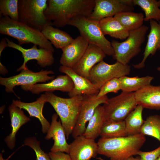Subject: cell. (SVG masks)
I'll return each instance as SVG.
<instances>
[{
    "label": "cell",
    "mask_w": 160,
    "mask_h": 160,
    "mask_svg": "<svg viewBox=\"0 0 160 160\" xmlns=\"http://www.w3.org/2000/svg\"><path fill=\"white\" fill-rule=\"evenodd\" d=\"M136 155L140 156V160H156L160 156V146L151 151H143L140 150Z\"/></svg>",
    "instance_id": "d590c367"
},
{
    "label": "cell",
    "mask_w": 160,
    "mask_h": 160,
    "mask_svg": "<svg viewBox=\"0 0 160 160\" xmlns=\"http://www.w3.org/2000/svg\"><path fill=\"white\" fill-rule=\"evenodd\" d=\"M54 74L52 70H43L36 72L28 69V67L21 71L19 74L7 78L0 77V84L5 87V91L7 93H14V88L16 86H30L39 82H46L55 79L54 76L49 74Z\"/></svg>",
    "instance_id": "30bf717a"
},
{
    "label": "cell",
    "mask_w": 160,
    "mask_h": 160,
    "mask_svg": "<svg viewBox=\"0 0 160 160\" xmlns=\"http://www.w3.org/2000/svg\"><path fill=\"white\" fill-rule=\"evenodd\" d=\"M105 122L103 107L100 105L95 109L82 135L87 138L95 140L100 136L101 128Z\"/></svg>",
    "instance_id": "484cf974"
},
{
    "label": "cell",
    "mask_w": 160,
    "mask_h": 160,
    "mask_svg": "<svg viewBox=\"0 0 160 160\" xmlns=\"http://www.w3.org/2000/svg\"><path fill=\"white\" fill-rule=\"evenodd\" d=\"M10 156H9L8 158L5 159L4 158H3V156H2V153H0V160H8L9 159V158Z\"/></svg>",
    "instance_id": "60d3db41"
},
{
    "label": "cell",
    "mask_w": 160,
    "mask_h": 160,
    "mask_svg": "<svg viewBox=\"0 0 160 160\" xmlns=\"http://www.w3.org/2000/svg\"><path fill=\"white\" fill-rule=\"evenodd\" d=\"M146 140L141 133L116 138L100 137L97 142L98 153L110 160H126L136 155Z\"/></svg>",
    "instance_id": "7a4b0ae2"
},
{
    "label": "cell",
    "mask_w": 160,
    "mask_h": 160,
    "mask_svg": "<svg viewBox=\"0 0 160 160\" xmlns=\"http://www.w3.org/2000/svg\"><path fill=\"white\" fill-rule=\"evenodd\" d=\"M46 102V97L44 94L41 95L36 101L32 102L27 103L13 100L12 103L20 108L26 111L30 116L37 118L41 123L42 132L46 133L47 132L51 124L42 113L43 108Z\"/></svg>",
    "instance_id": "ffe728a7"
},
{
    "label": "cell",
    "mask_w": 160,
    "mask_h": 160,
    "mask_svg": "<svg viewBox=\"0 0 160 160\" xmlns=\"http://www.w3.org/2000/svg\"><path fill=\"white\" fill-rule=\"evenodd\" d=\"M96 158L100 160H105L102 159V158L100 157L97 158ZM126 160H140V158H134V157H133V156H131L129 157Z\"/></svg>",
    "instance_id": "ab89813d"
},
{
    "label": "cell",
    "mask_w": 160,
    "mask_h": 160,
    "mask_svg": "<svg viewBox=\"0 0 160 160\" xmlns=\"http://www.w3.org/2000/svg\"><path fill=\"white\" fill-rule=\"evenodd\" d=\"M153 79V77L149 76L142 77L122 76L119 78L121 90L124 92H135L150 84Z\"/></svg>",
    "instance_id": "4316f807"
},
{
    "label": "cell",
    "mask_w": 160,
    "mask_h": 160,
    "mask_svg": "<svg viewBox=\"0 0 160 160\" xmlns=\"http://www.w3.org/2000/svg\"><path fill=\"white\" fill-rule=\"evenodd\" d=\"M127 136L124 121H105L100 130L101 137L116 138Z\"/></svg>",
    "instance_id": "4dcf8cb0"
},
{
    "label": "cell",
    "mask_w": 160,
    "mask_h": 160,
    "mask_svg": "<svg viewBox=\"0 0 160 160\" xmlns=\"http://www.w3.org/2000/svg\"><path fill=\"white\" fill-rule=\"evenodd\" d=\"M68 25L78 29L80 36L89 44L98 47L106 55L113 56L114 51L111 42L106 39L103 33L100 21L89 19L85 16H79L71 19Z\"/></svg>",
    "instance_id": "5b68a950"
},
{
    "label": "cell",
    "mask_w": 160,
    "mask_h": 160,
    "mask_svg": "<svg viewBox=\"0 0 160 160\" xmlns=\"http://www.w3.org/2000/svg\"><path fill=\"white\" fill-rule=\"evenodd\" d=\"M106 54L99 47L89 44L84 53L73 69L77 74L88 79L90 70L103 60Z\"/></svg>",
    "instance_id": "2e32d148"
},
{
    "label": "cell",
    "mask_w": 160,
    "mask_h": 160,
    "mask_svg": "<svg viewBox=\"0 0 160 160\" xmlns=\"http://www.w3.org/2000/svg\"><path fill=\"white\" fill-rule=\"evenodd\" d=\"M157 70L159 72L160 74V66L157 68Z\"/></svg>",
    "instance_id": "b9f144b4"
},
{
    "label": "cell",
    "mask_w": 160,
    "mask_h": 160,
    "mask_svg": "<svg viewBox=\"0 0 160 160\" xmlns=\"http://www.w3.org/2000/svg\"><path fill=\"white\" fill-rule=\"evenodd\" d=\"M89 44L82 36L77 37L71 44L61 49L60 64L62 66L73 68L84 53Z\"/></svg>",
    "instance_id": "9a60e30c"
},
{
    "label": "cell",
    "mask_w": 160,
    "mask_h": 160,
    "mask_svg": "<svg viewBox=\"0 0 160 160\" xmlns=\"http://www.w3.org/2000/svg\"><path fill=\"white\" fill-rule=\"evenodd\" d=\"M0 72L1 74L4 75H5L8 72L6 67L2 64L1 62H0Z\"/></svg>",
    "instance_id": "f35d334b"
},
{
    "label": "cell",
    "mask_w": 160,
    "mask_h": 160,
    "mask_svg": "<svg viewBox=\"0 0 160 160\" xmlns=\"http://www.w3.org/2000/svg\"><path fill=\"white\" fill-rule=\"evenodd\" d=\"M156 160H160V156Z\"/></svg>",
    "instance_id": "7bdbcfd3"
},
{
    "label": "cell",
    "mask_w": 160,
    "mask_h": 160,
    "mask_svg": "<svg viewBox=\"0 0 160 160\" xmlns=\"http://www.w3.org/2000/svg\"><path fill=\"white\" fill-rule=\"evenodd\" d=\"M8 47V43L5 39L2 38L1 40L0 43V55L1 56V53L4 49Z\"/></svg>",
    "instance_id": "74e56055"
},
{
    "label": "cell",
    "mask_w": 160,
    "mask_h": 160,
    "mask_svg": "<svg viewBox=\"0 0 160 160\" xmlns=\"http://www.w3.org/2000/svg\"><path fill=\"white\" fill-rule=\"evenodd\" d=\"M133 6H139L144 12V21H160V0H132Z\"/></svg>",
    "instance_id": "f546056e"
},
{
    "label": "cell",
    "mask_w": 160,
    "mask_h": 160,
    "mask_svg": "<svg viewBox=\"0 0 160 160\" xmlns=\"http://www.w3.org/2000/svg\"><path fill=\"white\" fill-rule=\"evenodd\" d=\"M0 33L16 39L20 46L31 43L53 52L54 51L52 43L46 38L41 31L20 22L14 21L9 17H1Z\"/></svg>",
    "instance_id": "3957f363"
},
{
    "label": "cell",
    "mask_w": 160,
    "mask_h": 160,
    "mask_svg": "<svg viewBox=\"0 0 160 160\" xmlns=\"http://www.w3.org/2000/svg\"><path fill=\"white\" fill-rule=\"evenodd\" d=\"M44 12L47 20L57 28L64 27L73 18L88 17L92 12L95 0H48Z\"/></svg>",
    "instance_id": "6da1fadb"
},
{
    "label": "cell",
    "mask_w": 160,
    "mask_h": 160,
    "mask_svg": "<svg viewBox=\"0 0 160 160\" xmlns=\"http://www.w3.org/2000/svg\"><path fill=\"white\" fill-rule=\"evenodd\" d=\"M59 70L60 72L69 76L73 82V88L68 93L69 97L98 93L99 90L88 79L77 74L73 68L61 65Z\"/></svg>",
    "instance_id": "e0dca14e"
},
{
    "label": "cell",
    "mask_w": 160,
    "mask_h": 160,
    "mask_svg": "<svg viewBox=\"0 0 160 160\" xmlns=\"http://www.w3.org/2000/svg\"><path fill=\"white\" fill-rule=\"evenodd\" d=\"M143 108L142 105H137L125 119L127 136L140 133L141 129L144 121L142 115Z\"/></svg>",
    "instance_id": "83f0119b"
},
{
    "label": "cell",
    "mask_w": 160,
    "mask_h": 160,
    "mask_svg": "<svg viewBox=\"0 0 160 160\" xmlns=\"http://www.w3.org/2000/svg\"><path fill=\"white\" fill-rule=\"evenodd\" d=\"M23 145H27L32 148L36 156V160H51L48 153H45L41 148L40 142L35 137L26 138L23 141Z\"/></svg>",
    "instance_id": "836d02e7"
},
{
    "label": "cell",
    "mask_w": 160,
    "mask_h": 160,
    "mask_svg": "<svg viewBox=\"0 0 160 160\" xmlns=\"http://www.w3.org/2000/svg\"><path fill=\"white\" fill-rule=\"evenodd\" d=\"M135 93L137 105L144 108L160 110V85L150 84Z\"/></svg>",
    "instance_id": "603a6c76"
},
{
    "label": "cell",
    "mask_w": 160,
    "mask_h": 160,
    "mask_svg": "<svg viewBox=\"0 0 160 160\" xmlns=\"http://www.w3.org/2000/svg\"><path fill=\"white\" fill-rule=\"evenodd\" d=\"M46 39L57 49H61L71 44L74 39L68 33L51 25L45 26L41 31Z\"/></svg>",
    "instance_id": "d4e9b609"
},
{
    "label": "cell",
    "mask_w": 160,
    "mask_h": 160,
    "mask_svg": "<svg viewBox=\"0 0 160 160\" xmlns=\"http://www.w3.org/2000/svg\"><path fill=\"white\" fill-rule=\"evenodd\" d=\"M19 0H0L1 17H9L13 20L20 22L19 11Z\"/></svg>",
    "instance_id": "d6a6232c"
},
{
    "label": "cell",
    "mask_w": 160,
    "mask_h": 160,
    "mask_svg": "<svg viewBox=\"0 0 160 160\" xmlns=\"http://www.w3.org/2000/svg\"><path fill=\"white\" fill-rule=\"evenodd\" d=\"M73 87L72 79L69 76L65 74L59 75L47 83L36 84L32 86H21V87L25 91H29L33 94H39L44 92H52L55 90L68 93L72 90Z\"/></svg>",
    "instance_id": "ac0fdd59"
},
{
    "label": "cell",
    "mask_w": 160,
    "mask_h": 160,
    "mask_svg": "<svg viewBox=\"0 0 160 160\" xmlns=\"http://www.w3.org/2000/svg\"><path fill=\"white\" fill-rule=\"evenodd\" d=\"M47 102L49 103L60 117L67 139L72 134L79 115L83 95L62 98L52 92H45Z\"/></svg>",
    "instance_id": "277c9868"
},
{
    "label": "cell",
    "mask_w": 160,
    "mask_h": 160,
    "mask_svg": "<svg viewBox=\"0 0 160 160\" xmlns=\"http://www.w3.org/2000/svg\"><path fill=\"white\" fill-rule=\"evenodd\" d=\"M132 0H95L93 10L88 19L100 21L122 12H132Z\"/></svg>",
    "instance_id": "8fae6325"
},
{
    "label": "cell",
    "mask_w": 160,
    "mask_h": 160,
    "mask_svg": "<svg viewBox=\"0 0 160 160\" xmlns=\"http://www.w3.org/2000/svg\"><path fill=\"white\" fill-rule=\"evenodd\" d=\"M69 154L72 160H90L98 154L97 143L83 135L78 136L69 144Z\"/></svg>",
    "instance_id": "5bb4252c"
},
{
    "label": "cell",
    "mask_w": 160,
    "mask_h": 160,
    "mask_svg": "<svg viewBox=\"0 0 160 160\" xmlns=\"http://www.w3.org/2000/svg\"><path fill=\"white\" fill-rule=\"evenodd\" d=\"M113 17L129 32L136 30L142 26L144 18L142 13L132 12H121Z\"/></svg>",
    "instance_id": "f1b7e54d"
},
{
    "label": "cell",
    "mask_w": 160,
    "mask_h": 160,
    "mask_svg": "<svg viewBox=\"0 0 160 160\" xmlns=\"http://www.w3.org/2000/svg\"><path fill=\"white\" fill-rule=\"evenodd\" d=\"M47 0H19L20 22L41 31L47 25L44 12L47 7Z\"/></svg>",
    "instance_id": "52a82bcc"
},
{
    "label": "cell",
    "mask_w": 160,
    "mask_h": 160,
    "mask_svg": "<svg viewBox=\"0 0 160 160\" xmlns=\"http://www.w3.org/2000/svg\"><path fill=\"white\" fill-rule=\"evenodd\" d=\"M131 66L118 61L112 64L103 60L95 65L89 71L88 79L99 90L108 81L128 75Z\"/></svg>",
    "instance_id": "9c48e42d"
},
{
    "label": "cell",
    "mask_w": 160,
    "mask_h": 160,
    "mask_svg": "<svg viewBox=\"0 0 160 160\" xmlns=\"http://www.w3.org/2000/svg\"><path fill=\"white\" fill-rule=\"evenodd\" d=\"M137 105L135 92H122L118 95L108 98L103 105L105 121L124 120Z\"/></svg>",
    "instance_id": "ba28073f"
},
{
    "label": "cell",
    "mask_w": 160,
    "mask_h": 160,
    "mask_svg": "<svg viewBox=\"0 0 160 160\" xmlns=\"http://www.w3.org/2000/svg\"><path fill=\"white\" fill-rule=\"evenodd\" d=\"M97 95H83L79 117L71 134L74 139L83 135L86 129L87 123L93 116L97 107L106 103L108 99L107 95L97 98Z\"/></svg>",
    "instance_id": "7c38bea8"
},
{
    "label": "cell",
    "mask_w": 160,
    "mask_h": 160,
    "mask_svg": "<svg viewBox=\"0 0 160 160\" xmlns=\"http://www.w3.org/2000/svg\"><path fill=\"white\" fill-rule=\"evenodd\" d=\"M101 29L105 35L120 40L126 39L129 31L113 17H106L100 21Z\"/></svg>",
    "instance_id": "cb8c5ba5"
},
{
    "label": "cell",
    "mask_w": 160,
    "mask_h": 160,
    "mask_svg": "<svg viewBox=\"0 0 160 160\" xmlns=\"http://www.w3.org/2000/svg\"><path fill=\"white\" fill-rule=\"evenodd\" d=\"M8 110L11 121L12 130L4 140L9 148L12 150L15 147L17 133L20 127L30 121L31 119L24 114L22 109L12 103L9 106Z\"/></svg>",
    "instance_id": "7402d4cb"
},
{
    "label": "cell",
    "mask_w": 160,
    "mask_h": 160,
    "mask_svg": "<svg viewBox=\"0 0 160 160\" xmlns=\"http://www.w3.org/2000/svg\"><path fill=\"white\" fill-rule=\"evenodd\" d=\"M140 133L154 137L160 143V116L155 115L148 117L144 120Z\"/></svg>",
    "instance_id": "1f68e13d"
},
{
    "label": "cell",
    "mask_w": 160,
    "mask_h": 160,
    "mask_svg": "<svg viewBox=\"0 0 160 160\" xmlns=\"http://www.w3.org/2000/svg\"><path fill=\"white\" fill-rule=\"evenodd\" d=\"M8 43V47L17 49L20 52L24 59L23 64L17 70V71H21L26 68L27 63L31 60L37 61V63L41 67L45 68L52 65L54 63L53 52L44 48H37L34 44L31 48L26 49L8 39L5 38Z\"/></svg>",
    "instance_id": "4fadbf2b"
},
{
    "label": "cell",
    "mask_w": 160,
    "mask_h": 160,
    "mask_svg": "<svg viewBox=\"0 0 160 160\" xmlns=\"http://www.w3.org/2000/svg\"><path fill=\"white\" fill-rule=\"evenodd\" d=\"M148 27L143 25L139 28L129 31L126 39L119 42H111L114 54V59L124 65L128 64L131 60L141 51V46L145 41Z\"/></svg>",
    "instance_id": "8992f818"
},
{
    "label": "cell",
    "mask_w": 160,
    "mask_h": 160,
    "mask_svg": "<svg viewBox=\"0 0 160 160\" xmlns=\"http://www.w3.org/2000/svg\"><path fill=\"white\" fill-rule=\"evenodd\" d=\"M121 89L119 78H114L108 81L102 86L97 95V97H101L110 92L117 93Z\"/></svg>",
    "instance_id": "e575fe53"
},
{
    "label": "cell",
    "mask_w": 160,
    "mask_h": 160,
    "mask_svg": "<svg viewBox=\"0 0 160 160\" xmlns=\"http://www.w3.org/2000/svg\"><path fill=\"white\" fill-rule=\"evenodd\" d=\"M49 154L51 160H72L70 155L64 152H50Z\"/></svg>",
    "instance_id": "8d00e7d4"
},
{
    "label": "cell",
    "mask_w": 160,
    "mask_h": 160,
    "mask_svg": "<svg viewBox=\"0 0 160 160\" xmlns=\"http://www.w3.org/2000/svg\"><path fill=\"white\" fill-rule=\"evenodd\" d=\"M58 117L56 113L52 115L50 127L44 138L47 140L51 138L54 140L53 145L50 149L51 152H61L69 154V144L67 142L65 132L60 120H57Z\"/></svg>",
    "instance_id": "d6986e66"
},
{
    "label": "cell",
    "mask_w": 160,
    "mask_h": 160,
    "mask_svg": "<svg viewBox=\"0 0 160 160\" xmlns=\"http://www.w3.org/2000/svg\"><path fill=\"white\" fill-rule=\"evenodd\" d=\"M149 21L150 29L143 53V57L140 62L132 65L136 69L144 68L148 57L150 55H154L157 51L160 50V21L158 22L153 20H151Z\"/></svg>",
    "instance_id": "44dd1931"
}]
</instances>
